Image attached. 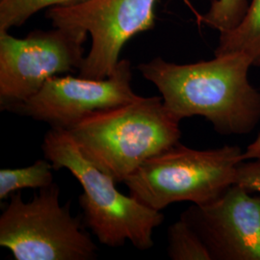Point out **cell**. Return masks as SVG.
Here are the masks:
<instances>
[{
	"label": "cell",
	"instance_id": "1",
	"mask_svg": "<svg viewBox=\"0 0 260 260\" xmlns=\"http://www.w3.org/2000/svg\"><path fill=\"white\" fill-rule=\"evenodd\" d=\"M252 66L247 54L228 53L181 65L156 57L138 70L178 121L201 116L219 134L246 135L260 121V92L248 78Z\"/></svg>",
	"mask_w": 260,
	"mask_h": 260
},
{
	"label": "cell",
	"instance_id": "2",
	"mask_svg": "<svg viewBox=\"0 0 260 260\" xmlns=\"http://www.w3.org/2000/svg\"><path fill=\"white\" fill-rule=\"evenodd\" d=\"M180 121L161 96L92 112L68 130L81 152L117 182L179 142Z\"/></svg>",
	"mask_w": 260,
	"mask_h": 260
},
{
	"label": "cell",
	"instance_id": "3",
	"mask_svg": "<svg viewBox=\"0 0 260 260\" xmlns=\"http://www.w3.org/2000/svg\"><path fill=\"white\" fill-rule=\"evenodd\" d=\"M42 149L54 170L67 169L82 186L83 222L100 243L118 248L129 241L140 251L153 247L154 230L164 221L161 211L121 193L117 182L84 155L68 130L50 128Z\"/></svg>",
	"mask_w": 260,
	"mask_h": 260
},
{
	"label": "cell",
	"instance_id": "4",
	"mask_svg": "<svg viewBox=\"0 0 260 260\" xmlns=\"http://www.w3.org/2000/svg\"><path fill=\"white\" fill-rule=\"evenodd\" d=\"M242 154L237 146L200 150L178 142L144 162L123 183L130 196L158 211L181 202L206 205L235 184Z\"/></svg>",
	"mask_w": 260,
	"mask_h": 260
},
{
	"label": "cell",
	"instance_id": "5",
	"mask_svg": "<svg viewBox=\"0 0 260 260\" xmlns=\"http://www.w3.org/2000/svg\"><path fill=\"white\" fill-rule=\"evenodd\" d=\"M84 224L71 213V203L60 205L54 182L27 203L18 191L0 216V246L16 260L94 259L98 247Z\"/></svg>",
	"mask_w": 260,
	"mask_h": 260
},
{
	"label": "cell",
	"instance_id": "6",
	"mask_svg": "<svg viewBox=\"0 0 260 260\" xmlns=\"http://www.w3.org/2000/svg\"><path fill=\"white\" fill-rule=\"evenodd\" d=\"M87 33L54 27L16 38L0 31V107L10 111L34 95L56 75L79 70Z\"/></svg>",
	"mask_w": 260,
	"mask_h": 260
},
{
	"label": "cell",
	"instance_id": "7",
	"mask_svg": "<svg viewBox=\"0 0 260 260\" xmlns=\"http://www.w3.org/2000/svg\"><path fill=\"white\" fill-rule=\"evenodd\" d=\"M156 0H84L47 10L54 27L80 29L92 39L79 76L103 79L120 62L123 46L141 32L153 27Z\"/></svg>",
	"mask_w": 260,
	"mask_h": 260
},
{
	"label": "cell",
	"instance_id": "8",
	"mask_svg": "<svg viewBox=\"0 0 260 260\" xmlns=\"http://www.w3.org/2000/svg\"><path fill=\"white\" fill-rule=\"evenodd\" d=\"M129 60L122 59L103 79L53 76L24 103L10 112L45 121L51 128L69 130L92 112L134 103L142 96L131 87Z\"/></svg>",
	"mask_w": 260,
	"mask_h": 260
},
{
	"label": "cell",
	"instance_id": "9",
	"mask_svg": "<svg viewBox=\"0 0 260 260\" xmlns=\"http://www.w3.org/2000/svg\"><path fill=\"white\" fill-rule=\"evenodd\" d=\"M233 184L212 203L192 205L185 219L214 260H260V196Z\"/></svg>",
	"mask_w": 260,
	"mask_h": 260
},
{
	"label": "cell",
	"instance_id": "10",
	"mask_svg": "<svg viewBox=\"0 0 260 260\" xmlns=\"http://www.w3.org/2000/svg\"><path fill=\"white\" fill-rule=\"evenodd\" d=\"M214 53H244L251 57L253 66H260V0L251 1L236 26L220 33Z\"/></svg>",
	"mask_w": 260,
	"mask_h": 260
},
{
	"label": "cell",
	"instance_id": "11",
	"mask_svg": "<svg viewBox=\"0 0 260 260\" xmlns=\"http://www.w3.org/2000/svg\"><path fill=\"white\" fill-rule=\"evenodd\" d=\"M51 162L40 159L27 167L0 170V200L22 189H41L53 183Z\"/></svg>",
	"mask_w": 260,
	"mask_h": 260
},
{
	"label": "cell",
	"instance_id": "12",
	"mask_svg": "<svg viewBox=\"0 0 260 260\" xmlns=\"http://www.w3.org/2000/svg\"><path fill=\"white\" fill-rule=\"evenodd\" d=\"M167 251L173 260H212L199 233L181 217L168 230Z\"/></svg>",
	"mask_w": 260,
	"mask_h": 260
},
{
	"label": "cell",
	"instance_id": "13",
	"mask_svg": "<svg viewBox=\"0 0 260 260\" xmlns=\"http://www.w3.org/2000/svg\"><path fill=\"white\" fill-rule=\"evenodd\" d=\"M84 0H0V31L22 25L41 10L66 6Z\"/></svg>",
	"mask_w": 260,
	"mask_h": 260
},
{
	"label": "cell",
	"instance_id": "14",
	"mask_svg": "<svg viewBox=\"0 0 260 260\" xmlns=\"http://www.w3.org/2000/svg\"><path fill=\"white\" fill-rule=\"evenodd\" d=\"M247 0H213L201 20L220 33L236 26L248 9Z\"/></svg>",
	"mask_w": 260,
	"mask_h": 260
},
{
	"label": "cell",
	"instance_id": "15",
	"mask_svg": "<svg viewBox=\"0 0 260 260\" xmlns=\"http://www.w3.org/2000/svg\"><path fill=\"white\" fill-rule=\"evenodd\" d=\"M235 184L241 186L249 192L260 194V160L241 162L236 171Z\"/></svg>",
	"mask_w": 260,
	"mask_h": 260
},
{
	"label": "cell",
	"instance_id": "16",
	"mask_svg": "<svg viewBox=\"0 0 260 260\" xmlns=\"http://www.w3.org/2000/svg\"><path fill=\"white\" fill-rule=\"evenodd\" d=\"M242 159L243 161L256 160V159L260 160V134L256 139L248 146L246 150L243 151Z\"/></svg>",
	"mask_w": 260,
	"mask_h": 260
}]
</instances>
